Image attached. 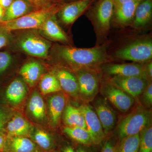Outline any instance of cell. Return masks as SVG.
<instances>
[{
    "label": "cell",
    "mask_w": 152,
    "mask_h": 152,
    "mask_svg": "<svg viewBox=\"0 0 152 152\" xmlns=\"http://www.w3.org/2000/svg\"><path fill=\"white\" fill-rule=\"evenodd\" d=\"M64 132L71 139L79 143L84 145L94 144L91 135L87 129L80 127L66 126L64 128Z\"/></svg>",
    "instance_id": "obj_25"
},
{
    "label": "cell",
    "mask_w": 152,
    "mask_h": 152,
    "mask_svg": "<svg viewBox=\"0 0 152 152\" xmlns=\"http://www.w3.org/2000/svg\"><path fill=\"white\" fill-rule=\"evenodd\" d=\"M107 45L90 48H80L67 46H58L56 50V58L76 71L81 69H97L111 61L107 53Z\"/></svg>",
    "instance_id": "obj_1"
},
{
    "label": "cell",
    "mask_w": 152,
    "mask_h": 152,
    "mask_svg": "<svg viewBox=\"0 0 152 152\" xmlns=\"http://www.w3.org/2000/svg\"><path fill=\"white\" fill-rule=\"evenodd\" d=\"M79 95L86 103L92 102L99 89V78L96 69L84 68L77 70Z\"/></svg>",
    "instance_id": "obj_6"
},
{
    "label": "cell",
    "mask_w": 152,
    "mask_h": 152,
    "mask_svg": "<svg viewBox=\"0 0 152 152\" xmlns=\"http://www.w3.org/2000/svg\"><path fill=\"white\" fill-rule=\"evenodd\" d=\"M7 139L5 135L0 133V152L4 151Z\"/></svg>",
    "instance_id": "obj_37"
},
{
    "label": "cell",
    "mask_w": 152,
    "mask_h": 152,
    "mask_svg": "<svg viewBox=\"0 0 152 152\" xmlns=\"http://www.w3.org/2000/svg\"><path fill=\"white\" fill-rule=\"evenodd\" d=\"M36 150L37 146L31 140L25 137H15L7 139L4 151L34 152Z\"/></svg>",
    "instance_id": "obj_19"
},
{
    "label": "cell",
    "mask_w": 152,
    "mask_h": 152,
    "mask_svg": "<svg viewBox=\"0 0 152 152\" xmlns=\"http://www.w3.org/2000/svg\"><path fill=\"white\" fill-rule=\"evenodd\" d=\"M142 105L144 107L149 109L152 105V84L149 83L143 92L142 94Z\"/></svg>",
    "instance_id": "obj_31"
},
{
    "label": "cell",
    "mask_w": 152,
    "mask_h": 152,
    "mask_svg": "<svg viewBox=\"0 0 152 152\" xmlns=\"http://www.w3.org/2000/svg\"><path fill=\"white\" fill-rule=\"evenodd\" d=\"M91 0H80L66 5L60 10V17L66 25L73 23L88 7Z\"/></svg>",
    "instance_id": "obj_13"
},
{
    "label": "cell",
    "mask_w": 152,
    "mask_h": 152,
    "mask_svg": "<svg viewBox=\"0 0 152 152\" xmlns=\"http://www.w3.org/2000/svg\"><path fill=\"white\" fill-rule=\"evenodd\" d=\"M12 57L7 52H0V73L5 71L10 65Z\"/></svg>",
    "instance_id": "obj_32"
},
{
    "label": "cell",
    "mask_w": 152,
    "mask_h": 152,
    "mask_svg": "<svg viewBox=\"0 0 152 152\" xmlns=\"http://www.w3.org/2000/svg\"><path fill=\"white\" fill-rule=\"evenodd\" d=\"M101 152H116V148L111 139L107 140L104 144Z\"/></svg>",
    "instance_id": "obj_36"
},
{
    "label": "cell",
    "mask_w": 152,
    "mask_h": 152,
    "mask_svg": "<svg viewBox=\"0 0 152 152\" xmlns=\"http://www.w3.org/2000/svg\"><path fill=\"white\" fill-rule=\"evenodd\" d=\"M138 152H152V124L140 133Z\"/></svg>",
    "instance_id": "obj_30"
},
{
    "label": "cell",
    "mask_w": 152,
    "mask_h": 152,
    "mask_svg": "<svg viewBox=\"0 0 152 152\" xmlns=\"http://www.w3.org/2000/svg\"><path fill=\"white\" fill-rule=\"evenodd\" d=\"M149 80L140 77L114 76L109 79L108 82L135 99L143 92L150 83Z\"/></svg>",
    "instance_id": "obj_9"
},
{
    "label": "cell",
    "mask_w": 152,
    "mask_h": 152,
    "mask_svg": "<svg viewBox=\"0 0 152 152\" xmlns=\"http://www.w3.org/2000/svg\"><path fill=\"white\" fill-rule=\"evenodd\" d=\"M9 31L1 28L0 30V49L7 45L10 43Z\"/></svg>",
    "instance_id": "obj_34"
},
{
    "label": "cell",
    "mask_w": 152,
    "mask_h": 152,
    "mask_svg": "<svg viewBox=\"0 0 152 152\" xmlns=\"http://www.w3.org/2000/svg\"><path fill=\"white\" fill-rule=\"evenodd\" d=\"M33 138L35 142L45 151H50L53 148V143L51 137L45 131L41 130L36 131Z\"/></svg>",
    "instance_id": "obj_29"
},
{
    "label": "cell",
    "mask_w": 152,
    "mask_h": 152,
    "mask_svg": "<svg viewBox=\"0 0 152 152\" xmlns=\"http://www.w3.org/2000/svg\"><path fill=\"white\" fill-rule=\"evenodd\" d=\"M13 1L14 0H0V6L4 10H7Z\"/></svg>",
    "instance_id": "obj_39"
},
{
    "label": "cell",
    "mask_w": 152,
    "mask_h": 152,
    "mask_svg": "<svg viewBox=\"0 0 152 152\" xmlns=\"http://www.w3.org/2000/svg\"><path fill=\"white\" fill-rule=\"evenodd\" d=\"M102 71L111 76L140 77L150 80L145 68L135 64H108L102 66Z\"/></svg>",
    "instance_id": "obj_12"
},
{
    "label": "cell",
    "mask_w": 152,
    "mask_h": 152,
    "mask_svg": "<svg viewBox=\"0 0 152 152\" xmlns=\"http://www.w3.org/2000/svg\"><path fill=\"white\" fill-rule=\"evenodd\" d=\"M142 0H134L115 7L114 22L120 26L130 23L134 17L137 7Z\"/></svg>",
    "instance_id": "obj_14"
},
{
    "label": "cell",
    "mask_w": 152,
    "mask_h": 152,
    "mask_svg": "<svg viewBox=\"0 0 152 152\" xmlns=\"http://www.w3.org/2000/svg\"><path fill=\"white\" fill-rule=\"evenodd\" d=\"M34 152H44L42 151H40V150L37 149Z\"/></svg>",
    "instance_id": "obj_44"
},
{
    "label": "cell",
    "mask_w": 152,
    "mask_h": 152,
    "mask_svg": "<svg viewBox=\"0 0 152 152\" xmlns=\"http://www.w3.org/2000/svg\"><path fill=\"white\" fill-rule=\"evenodd\" d=\"M63 152H77L74 150V148L70 145H67L64 147Z\"/></svg>",
    "instance_id": "obj_41"
},
{
    "label": "cell",
    "mask_w": 152,
    "mask_h": 152,
    "mask_svg": "<svg viewBox=\"0 0 152 152\" xmlns=\"http://www.w3.org/2000/svg\"><path fill=\"white\" fill-rule=\"evenodd\" d=\"M65 99L64 96L57 94L53 96L49 100V107L52 122L57 124L65 106Z\"/></svg>",
    "instance_id": "obj_24"
},
{
    "label": "cell",
    "mask_w": 152,
    "mask_h": 152,
    "mask_svg": "<svg viewBox=\"0 0 152 152\" xmlns=\"http://www.w3.org/2000/svg\"><path fill=\"white\" fill-rule=\"evenodd\" d=\"M28 107L30 113L36 119H43L45 116V103L38 93L34 92L32 95Z\"/></svg>",
    "instance_id": "obj_26"
},
{
    "label": "cell",
    "mask_w": 152,
    "mask_h": 152,
    "mask_svg": "<svg viewBox=\"0 0 152 152\" xmlns=\"http://www.w3.org/2000/svg\"><path fill=\"white\" fill-rule=\"evenodd\" d=\"M60 10L59 6L56 4L45 8L37 9L19 18L4 23L1 28L9 32L15 30L39 29L48 19L56 15Z\"/></svg>",
    "instance_id": "obj_3"
},
{
    "label": "cell",
    "mask_w": 152,
    "mask_h": 152,
    "mask_svg": "<svg viewBox=\"0 0 152 152\" xmlns=\"http://www.w3.org/2000/svg\"><path fill=\"white\" fill-rule=\"evenodd\" d=\"M77 152H88L86 151V150L84 148H82V147H80L77 150Z\"/></svg>",
    "instance_id": "obj_43"
},
{
    "label": "cell",
    "mask_w": 152,
    "mask_h": 152,
    "mask_svg": "<svg viewBox=\"0 0 152 152\" xmlns=\"http://www.w3.org/2000/svg\"><path fill=\"white\" fill-rule=\"evenodd\" d=\"M120 141L116 152H138L140 134L126 137Z\"/></svg>",
    "instance_id": "obj_28"
},
{
    "label": "cell",
    "mask_w": 152,
    "mask_h": 152,
    "mask_svg": "<svg viewBox=\"0 0 152 152\" xmlns=\"http://www.w3.org/2000/svg\"><path fill=\"white\" fill-rule=\"evenodd\" d=\"M101 91L104 97L121 113L129 111L135 103L134 98L108 81L103 84Z\"/></svg>",
    "instance_id": "obj_8"
},
{
    "label": "cell",
    "mask_w": 152,
    "mask_h": 152,
    "mask_svg": "<svg viewBox=\"0 0 152 152\" xmlns=\"http://www.w3.org/2000/svg\"><path fill=\"white\" fill-rule=\"evenodd\" d=\"M31 125L23 118L14 117L8 123L7 130L9 137H25L30 132Z\"/></svg>",
    "instance_id": "obj_22"
},
{
    "label": "cell",
    "mask_w": 152,
    "mask_h": 152,
    "mask_svg": "<svg viewBox=\"0 0 152 152\" xmlns=\"http://www.w3.org/2000/svg\"><path fill=\"white\" fill-rule=\"evenodd\" d=\"M9 118V114L4 109L0 108V132L3 129Z\"/></svg>",
    "instance_id": "obj_35"
},
{
    "label": "cell",
    "mask_w": 152,
    "mask_h": 152,
    "mask_svg": "<svg viewBox=\"0 0 152 152\" xmlns=\"http://www.w3.org/2000/svg\"><path fill=\"white\" fill-rule=\"evenodd\" d=\"M132 1H134V0H113L114 4H115V7L121 5L124 3Z\"/></svg>",
    "instance_id": "obj_40"
},
{
    "label": "cell",
    "mask_w": 152,
    "mask_h": 152,
    "mask_svg": "<svg viewBox=\"0 0 152 152\" xmlns=\"http://www.w3.org/2000/svg\"><path fill=\"white\" fill-rule=\"evenodd\" d=\"M26 92V87L24 83L20 79H17L8 86L6 91V96L11 103L17 104L21 102Z\"/></svg>",
    "instance_id": "obj_21"
},
{
    "label": "cell",
    "mask_w": 152,
    "mask_h": 152,
    "mask_svg": "<svg viewBox=\"0 0 152 152\" xmlns=\"http://www.w3.org/2000/svg\"><path fill=\"white\" fill-rule=\"evenodd\" d=\"M39 29L52 40L62 43L69 42V38L58 23L56 15L48 19Z\"/></svg>",
    "instance_id": "obj_16"
},
{
    "label": "cell",
    "mask_w": 152,
    "mask_h": 152,
    "mask_svg": "<svg viewBox=\"0 0 152 152\" xmlns=\"http://www.w3.org/2000/svg\"><path fill=\"white\" fill-rule=\"evenodd\" d=\"M34 7L26 0H14L5 11L1 21L6 23L23 16L32 12Z\"/></svg>",
    "instance_id": "obj_15"
},
{
    "label": "cell",
    "mask_w": 152,
    "mask_h": 152,
    "mask_svg": "<svg viewBox=\"0 0 152 152\" xmlns=\"http://www.w3.org/2000/svg\"><path fill=\"white\" fill-rule=\"evenodd\" d=\"M18 47L28 54L38 58H47L50 43L37 33L29 32L23 35L18 42Z\"/></svg>",
    "instance_id": "obj_7"
},
{
    "label": "cell",
    "mask_w": 152,
    "mask_h": 152,
    "mask_svg": "<svg viewBox=\"0 0 152 152\" xmlns=\"http://www.w3.org/2000/svg\"><path fill=\"white\" fill-rule=\"evenodd\" d=\"M43 72V67L39 63L35 61L25 64L20 71L24 80L31 86L37 83Z\"/></svg>",
    "instance_id": "obj_20"
},
{
    "label": "cell",
    "mask_w": 152,
    "mask_h": 152,
    "mask_svg": "<svg viewBox=\"0 0 152 152\" xmlns=\"http://www.w3.org/2000/svg\"><path fill=\"white\" fill-rule=\"evenodd\" d=\"M145 70L148 77H149L150 80L152 79V62H149L146 66L144 67Z\"/></svg>",
    "instance_id": "obj_38"
},
{
    "label": "cell",
    "mask_w": 152,
    "mask_h": 152,
    "mask_svg": "<svg viewBox=\"0 0 152 152\" xmlns=\"http://www.w3.org/2000/svg\"><path fill=\"white\" fill-rule=\"evenodd\" d=\"M115 57L136 62L149 61L152 58V42L150 39L137 40L117 50Z\"/></svg>",
    "instance_id": "obj_4"
},
{
    "label": "cell",
    "mask_w": 152,
    "mask_h": 152,
    "mask_svg": "<svg viewBox=\"0 0 152 152\" xmlns=\"http://www.w3.org/2000/svg\"><path fill=\"white\" fill-rule=\"evenodd\" d=\"M36 8L41 9L48 7L53 5L55 0H26Z\"/></svg>",
    "instance_id": "obj_33"
},
{
    "label": "cell",
    "mask_w": 152,
    "mask_h": 152,
    "mask_svg": "<svg viewBox=\"0 0 152 152\" xmlns=\"http://www.w3.org/2000/svg\"><path fill=\"white\" fill-rule=\"evenodd\" d=\"M4 9L2 7L0 6V21H1V20L2 19L3 16H4Z\"/></svg>",
    "instance_id": "obj_42"
},
{
    "label": "cell",
    "mask_w": 152,
    "mask_h": 152,
    "mask_svg": "<svg viewBox=\"0 0 152 152\" xmlns=\"http://www.w3.org/2000/svg\"><path fill=\"white\" fill-rule=\"evenodd\" d=\"M152 112L142 105L123 117L118 124L116 133L120 140L126 137L140 134L151 125Z\"/></svg>",
    "instance_id": "obj_2"
},
{
    "label": "cell",
    "mask_w": 152,
    "mask_h": 152,
    "mask_svg": "<svg viewBox=\"0 0 152 152\" xmlns=\"http://www.w3.org/2000/svg\"><path fill=\"white\" fill-rule=\"evenodd\" d=\"M95 111L99 120L105 135L115 127L117 114L108 101L103 97L95 98L94 100Z\"/></svg>",
    "instance_id": "obj_10"
},
{
    "label": "cell",
    "mask_w": 152,
    "mask_h": 152,
    "mask_svg": "<svg viewBox=\"0 0 152 152\" xmlns=\"http://www.w3.org/2000/svg\"><path fill=\"white\" fill-rule=\"evenodd\" d=\"M64 120L67 126L87 129L84 116L80 108L71 105L67 106L64 113Z\"/></svg>",
    "instance_id": "obj_23"
},
{
    "label": "cell",
    "mask_w": 152,
    "mask_h": 152,
    "mask_svg": "<svg viewBox=\"0 0 152 152\" xmlns=\"http://www.w3.org/2000/svg\"><path fill=\"white\" fill-rule=\"evenodd\" d=\"M39 86L41 92L45 95L57 92L62 90L57 77L50 74L43 77L40 82Z\"/></svg>",
    "instance_id": "obj_27"
},
{
    "label": "cell",
    "mask_w": 152,
    "mask_h": 152,
    "mask_svg": "<svg viewBox=\"0 0 152 152\" xmlns=\"http://www.w3.org/2000/svg\"><path fill=\"white\" fill-rule=\"evenodd\" d=\"M114 8L113 0H99L95 6L91 18L96 33L99 37H103L107 35Z\"/></svg>",
    "instance_id": "obj_5"
},
{
    "label": "cell",
    "mask_w": 152,
    "mask_h": 152,
    "mask_svg": "<svg viewBox=\"0 0 152 152\" xmlns=\"http://www.w3.org/2000/svg\"><path fill=\"white\" fill-rule=\"evenodd\" d=\"M80 109L84 116L87 129L91 135L93 143H100L106 135L96 112L88 103L81 106Z\"/></svg>",
    "instance_id": "obj_11"
},
{
    "label": "cell",
    "mask_w": 152,
    "mask_h": 152,
    "mask_svg": "<svg viewBox=\"0 0 152 152\" xmlns=\"http://www.w3.org/2000/svg\"><path fill=\"white\" fill-rule=\"evenodd\" d=\"M152 15V0H142L136 9L133 27L139 28L146 26L151 21Z\"/></svg>",
    "instance_id": "obj_17"
},
{
    "label": "cell",
    "mask_w": 152,
    "mask_h": 152,
    "mask_svg": "<svg viewBox=\"0 0 152 152\" xmlns=\"http://www.w3.org/2000/svg\"><path fill=\"white\" fill-rule=\"evenodd\" d=\"M56 77L59 82L60 86L65 91L72 96L79 95V88L77 79L73 74L65 69L58 70Z\"/></svg>",
    "instance_id": "obj_18"
}]
</instances>
